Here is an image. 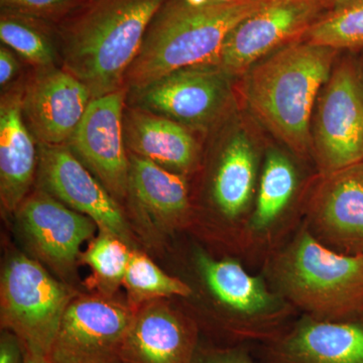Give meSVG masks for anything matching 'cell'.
<instances>
[{
    "instance_id": "6da1fadb",
    "label": "cell",
    "mask_w": 363,
    "mask_h": 363,
    "mask_svg": "<svg viewBox=\"0 0 363 363\" xmlns=\"http://www.w3.org/2000/svg\"><path fill=\"white\" fill-rule=\"evenodd\" d=\"M167 0H87L58 26L63 69L93 98L124 87L147 28Z\"/></svg>"
},
{
    "instance_id": "7a4b0ae2",
    "label": "cell",
    "mask_w": 363,
    "mask_h": 363,
    "mask_svg": "<svg viewBox=\"0 0 363 363\" xmlns=\"http://www.w3.org/2000/svg\"><path fill=\"white\" fill-rule=\"evenodd\" d=\"M338 51L303 39L281 48L243 74L250 111L289 149L305 157L312 147V112Z\"/></svg>"
},
{
    "instance_id": "3957f363",
    "label": "cell",
    "mask_w": 363,
    "mask_h": 363,
    "mask_svg": "<svg viewBox=\"0 0 363 363\" xmlns=\"http://www.w3.org/2000/svg\"><path fill=\"white\" fill-rule=\"evenodd\" d=\"M274 0H235L192 6L167 0L147 28L124 87L143 89L172 72L216 64L231 32Z\"/></svg>"
},
{
    "instance_id": "277c9868",
    "label": "cell",
    "mask_w": 363,
    "mask_h": 363,
    "mask_svg": "<svg viewBox=\"0 0 363 363\" xmlns=\"http://www.w3.org/2000/svg\"><path fill=\"white\" fill-rule=\"evenodd\" d=\"M279 293L307 316L363 321V255L331 250L303 229L272 264Z\"/></svg>"
},
{
    "instance_id": "5b68a950",
    "label": "cell",
    "mask_w": 363,
    "mask_h": 363,
    "mask_svg": "<svg viewBox=\"0 0 363 363\" xmlns=\"http://www.w3.org/2000/svg\"><path fill=\"white\" fill-rule=\"evenodd\" d=\"M68 288L37 260L16 255L1 276V324L26 350L49 357L67 307Z\"/></svg>"
},
{
    "instance_id": "8992f818",
    "label": "cell",
    "mask_w": 363,
    "mask_h": 363,
    "mask_svg": "<svg viewBox=\"0 0 363 363\" xmlns=\"http://www.w3.org/2000/svg\"><path fill=\"white\" fill-rule=\"evenodd\" d=\"M312 147L322 176L363 161V67L352 60L333 67L320 92Z\"/></svg>"
},
{
    "instance_id": "52a82bcc",
    "label": "cell",
    "mask_w": 363,
    "mask_h": 363,
    "mask_svg": "<svg viewBox=\"0 0 363 363\" xmlns=\"http://www.w3.org/2000/svg\"><path fill=\"white\" fill-rule=\"evenodd\" d=\"M328 11L326 0H274L234 28L216 64L231 77L243 75L267 55L304 39Z\"/></svg>"
},
{
    "instance_id": "ba28073f",
    "label": "cell",
    "mask_w": 363,
    "mask_h": 363,
    "mask_svg": "<svg viewBox=\"0 0 363 363\" xmlns=\"http://www.w3.org/2000/svg\"><path fill=\"white\" fill-rule=\"evenodd\" d=\"M230 78L217 64L191 66L133 91V96L138 108L185 126L207 128L230 101Z\"/></svg>"
},
{
    "instance_id": "9c48e42d",
    "label": "cell",
    "mask_w": 363,
    "mask_h": 363,
    "mask_svg": "<svg viewBox=\"0 0 363 363\" xmlns=\"http://www.w3.org/2000/svg\"><path fill=\"white\" fill-rule=\"evenodd\" d=\"M135 313L101 297L73 298L52 344L51 363H118Z\"/></svg>"
},
{
    "instance_id": "30bf717a",
    "label": "cell",
    "mask_w": 363,
    "mask_h": 363,
    "mask_svg": "<svg viewBox=\"0 0 363 363\" xmlns=\"http://www.w3.org/2000/svg\"><path fill=\"white\" fill-rule=\"evenodd\" d=\"M125 87L93 98L70 140L74 154L116 199L130 193V157L125 152Z\"/></svg>"
},
{
    "instance_id": "8fae6325",
    "label": "cell",
    "mask_w": 363,
    "mask_h": 363,
    "mask_svg": "<svg viewBox=\"0 0 363 363\" xmlns=\"http://www.w3.org/2000/svg\"><path fill=\"white\" fill-rule=\"evenodd\" d=\"M39 161L42 190L89 217L100 231L111 233L128 245L133 243L116 198L72 150L63 145H42Z\"/></svg>"
},
{
    "instance_id": "7c38bea8",
    "label": "cell",
    "mask_w": 363,
    "mask_h": 363,
    "mask_svg": "<svg viewBox=\"0 0 363 363\" xmlns=\"http://www.w3.org/2000/svg\"><path fill=\"white\" fill-rule=\"evenodd\" d=\"M196 262L208 290L235 317L236 333L267 340L278 333L274 327L285 309L262 279L234 260L215 259L199 252Z\"/></svg>"
},
{
    "instance_id": "4fadbf2b",
    "label": "cell",
    "mask_w": 363,
    "mask_h": 363,
    "mask_svg": "<svg viewBox=\"0 0 363 363\" xmlns=\"http://www.w3.org/2000/svg\"><path fill=\"white\" fill-rule=\"evenodd\" d=\"M313 235L335 252L363 255V161L322 176L309 203Z\"/></svg>"
},
{
    "instance_id": "5bb4252c",
    "label": "cell",
    "mask_w": 363,
    "mask_h": 363,
    "mask_svg": "<svg viewBox=\"0 0 363 363\" xmlns=\"http://www.w3.org/2000/svg\"><path fill=\"white\" fill-rule=\"evenodd\" d=\"M92 100L90 90L65 69L40 70L23 92L26 123L42 145L71 140Z\"/></svg>"
},
{
    "instance_id": "9a60e30c",
    "label": "cell",
    "mask_w": 363,
    "mask_h": 363,
    "mask_svg": "<svg viewBox=\"0 0 363 363\" xmlns=\"http://www.w3.org/2000/svg\"><path fill=\"white\" fill-rule=\"evenodd\" d=\"M18 222L30 247L50 266L69 271L91 240L96 223L71 209L45 191L28 196L16 210Z\"/></svg>"
},
{
    "instance_id": "2e32d148",
    "label": "cell",
    "mask_w": 363,
    "mask_h": 363,
    "mask_svg": "<svg viewBox=\"0 0 363 363\" xmlns=\"http://www.w3.org/2000/svg\"><path fill=\"white\" fill-rule=\"evenodd\" d=\"M267 363H363V321L303 317L267 340Z\"/></svg>"
},
{
    "instance_id": "e0dca14e",
    "label": "cell",
    "mask_w": 363,
    "mask_h": 363,
    "mask_svg": "<svg viewBox=\"0 0 363 363\" xmlns=\"http://www.w3.org/2000/svg\"><path fill=\"white\" fill-rule=\"evenodd\" d=\"M198 348L194 322L154 301L135 313L118 363H194Z\"/></svg>"
},
{
    "instance_id": "ac0fdd59",
    "label": "cell",
    "mask_w": 363,
    "mask_h": 363,
    "mask_svg": "<svg viewBox=\"0 0 363 363\" xmlns=\"http://www.w3.org/2000/svg\"><path fill=\"white\" fill-rule=\"evenodd\" d=\"M38 155L23 111V92H11L0 105V198L16 212L35 178Z\"/></svg>"
},
{
    "instance_id": "d6986e66",
    "label": "cell",
    "mask_w": 363,
    "mask_h": 363,
    "mask_svg": "<svg viewBox=\"0 0 363 363\" xmlns=\"http://www.w3.org/2000/svg\"><path fill=\"white\" fill-rule=\"evenodd\" d=\"M124 138L131 154L175 173H185L198 161V145L187 126L167 117L130 109L124 114Z\"/></svg>"
},
{
    "instance_id": "ffe728a7",
    "label": "cell",
    "mask_w": 363,
    "mask_h": 363,
    "mask_svg": "<svg viewBox=\"0 0 363 363\" xmlns=\"http://www.w3.org/2000/svg\"><path fill=\"white\" fill-rule=\"evenodd\" d=\"M130 193L152 221L176 226L189 211L187 184L175 172L130 154Z\"/></svg>"
},
{
    "instance_id": "44dd1931",
    "label": "cell",
    "mask_w": 363,
    "mask_h": 363,
    "mask_svg": "<svg viewBox=\"0 0 363 363\" xmlns=\"http://www.w3.org/2000/svg\"><path fill=\"white\" fill-rule=\"evenodd\" d=\"M257 174V157L252 142L238 133L227 143L213 182V199L228 220H238L250 208Z\"/></svg>"
},
{
    "instance_id": "7402d4cb",
    "label": "cell",
    "mask_w": 363,
    "mask_h": 363,
    "mask_svg": "<svg viewBox=\"0 0 363 363\" xmlns=\"http://www.w3.org/2000/svg\"><path fill=\"white\" fill-rule=\"evenodd\" d=\"M296 188L297 173L292 162L278 152H269L248 224L250 230L257 234L269 230L290 204Z\"/></svg>"
},
{
    "instance_id": "603a6c76",
    "label": "cell",
    "mask_w": 363,
    "mask_h": 363,
    "mask_svg": "<svg viewBox=\"0 0 363 363\" xmlns=\"http://www.w3.org/2000/svg\"><path fill=\"white\" fill-rule=\"evenodd\" d=\"M56 37L58 26L54 23L23 14L1 11V42L40 70L54 67Z\"/></svg>"
},
{
    "instance_id": "cb8c5ba5",
    "label": "cell",
    "mask_w": 363,
    "mask_h": 363,
    "mask_svg": "<svg viewBox=\"0 0 363 363\" xmlns=\"http://www.w3.org/2000/svg\"><path fill=\"white\" fill-rule=\"evenodd\" d=\"M304 40L336 51L363 47V0L327 11L310 28Z\"/></svg>"
},
{
    "instance_id": "d4e9b609",
    "label": "cell",
    "mask_w": 363,
    "mask_h": 363,
    "mask_svg": "<svg viewBox=\"0 0 363 363\" xmlns=\"http://www.w3.org/2000/svg\"><path fill=\"white\" fill-rule=\"evenodd\" d=\"M131 300L135 303L192 293L190 286L180 279L169 277L155 262L140 252H133L123 279Z\"/></svg>"
},
{
    "instance_id": "484cf974",
    "label": "cell",
    "mask_w": 363,
    "mask_h": 363,
    "mask_svg": "<svg viewBox=\"0 0 363 363\" xmlns=\"http://www.w3.org/2000/svg\"><path fill=\"white\" fill-rule=\"evenodd\" d=\"M133 252L130 245L111 233L100 231L82 255V260L91 267L97 279L109 288L123 283Z\"/></svg>"
},
{
    "instance_id": "4316f807",
    "label": "cell",
    "mask_w": 363,
    "mask_h": 363,
    "mask_svg": "<svg viewBox=\"0 0 363 363\" xmlns=\"http://www.w3.org/2000/svg\"><path fill=\"white\" fill-rule=\"evenodd\" d=\"M87 0H0L1 11L32 16L58 26Z\"/></svg>"
},
{
    "instance_id": "83f0119b",
    "label": "cell",
    "mask_w": 363,
    "mask_h": 363,
    "mask_svg": "<svg viewBox=\"0 0 363 363\" xmlns=\"http://www.w3.org/2000/svg\"><path fill=\"white\" fill-rule=\"evenodd\" d=\"M194 363H257L247 350L241 348H211L196 353Z\"/></svg>"
},
{
    "instance_id": "f1b7e54d",
    "label": "cell",
    "mask_w": 363,
    "mask_h": 363,
    "mask_svg": "<svg viewBox=\"0 0 363 363\" xmlns=\"http://www.w3.org/2000/svg\"><path fill=\"white\" fill-rule=\"evenodd\" d=\"M0 363H23L21 341L11 332H4L0 340Z\"/></svg>"
},
{
    "instance_id": "f546056e",
    "label": "cell",
    "mask_w": 363,
    "mask_h": 363,
    "mask_svg": "<svg viewBox=\"0 0 363 363\" xmlns=\"http://www.w3.org/2000/svg\"><path fill=\"white\" fill-rule=\"evenodd\" d=\"M18 63L13 52L6 47L2 45L0 49V84L1 87L9 84L18 73Z\"/></svg>"
},
{
    "instance_id": "4dcf8cb0",
    "label": "cell",
    "mask_w": 363,
    "mask_h": 363,
    "mask_svg": "<svg viewBox=\"0 0 363 363\" xmlns=\"http://www.w3.org/2000/svg\"><path fill=\"white\" fill-rule=\"evenodd\" d=\"M23 347V346H21ZM23 363H51L49 357L23 347Z\"/></svg>"
},
{
    "instance_id": "1f68e13d",
    "label": "cell",
    "mask_w": 363,
    "mask_h": 363,
    "mask_svg": "<svg viewBox=\"0 0 363 363\" xmlns=\"http://www.w3.org/2000/svg\"><path fill=\"white\" fill-rule=\"evenodd\" d=\"M354 1H357V0H326L329 11L337 9V7L346 6V4H352V2Z\"/></svg>"
},
{
    "instance_id": "d6a6232c",
    "label": "cell",
    "mask_w": 363,
    "mask_h": 363,
    "mask_svg": "<svg viewBox=\"0 0 363 363\" xmlns=\"http://www.w3.org/2000/svg\"><path fill=\"white\" fill-rule=\"evenodd\" d=\"M185 1L192 6H202L209 4L211 0H185Z\"/></svg>"
},
{
    "instance_id": "836d02e7",
    "label": "cell",
    "mask_w": 363,
    "mask_h": 363,
    "mask_svg": "<svg viewBox=\"0 0 363 363\" xmlns=\"http://www.w3.org/2000/svg\"><path fill=\"white\" fill-rule=\"evenodd\" d=\"M235 1V0H211L210 2H230Z\"/></svg>"
}]
</instances>
